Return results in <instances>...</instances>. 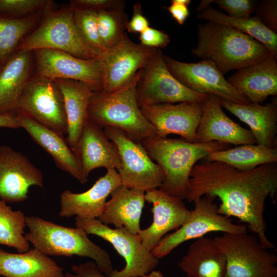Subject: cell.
I'll use <instances>...</instances> for the list:
<instances>
[{"label":"cell","instance_id":"cell-1","mask_svg":"<svg viewBox=\"0 0 277 277\" xmlns=\"http://www.w3.org/2000/svg\"><path fill=\"white\" fill-rule=\"evenodd\" d=\"M276 191L277 163L240 170L202 159L191 170L185 199L194 203L204 196L217 197L220 214L239 219L265 247L271 249L275 246L266 234L264 214L267 198L274 201Z\"/></svg>","mask_w":277,"mask_h":277},{"label":"cell","instance_id":"cell-2","mask_svg":"<svg viewBox=\"0 0 277 277\" xmlns=\"http://www.w3.org/2000/svg\"><path fill=\"white\" fill-rule=\"evenodd\" d=\"M197 40L191 52L202 60L211 62L223 75L271 55L252 37L227 25L207 21L197 26Z\"/></svg>","mask_w":277,"mask_h":277},{"label":"cell","instance_id":"cell-3","mask_svg":"<svg viewBox=\"0 0 277 277\" xmlns=\"http://www.w3.org/2000/svg\"><path fill=\"white\" fill-rule=\"evenodd\" d=\"M141 143L164 173V180L160 189L182 200L186 199L190 175L197 162L213 152L231 146L218 142L191 143L157 136Z\"/></svg>","mask_w":277,"mask_h":277},{"label":"cell","instance_id":"cell-4","mask_svg":"<svg viewBox=\"0 0 277 277\" xmlns=\"http://www.w3.org/2000/svg\"><path fill=\"white\" fill-rule=\"evenodd\" d=\"M142 71L140 69L127 84L112 92H93L88 121L101 128L117 129L135 142L157 136L137 102L136 87Z\"/></svg>","mask_w":277,"mask_h":277},{"label":"cell","instance_id":"cell-5","mask_svg":"<svg viewBox=\"0 0 277 277\" xmlns=\"http://www.w3.org/2000/svg\"><path fill=\"white\" fill-rule=\"evenodd\" d=\"M26 225L29 229L26 239L43 254L87 257L104 275L109 277L113 271L109 253L91 241L83 229L63 226L34 215L26 216Z\"/></svg>","mask_w":277,"mask_h":277},{"label":"cell","instance_id":"cell-6","mask_svg":"<svg viewBox=\"0 0 277 277\" xmlns=\"http://www.w3.org/2000/svg\"><path fill=\"white\" fill-rule=\"evenodd\" d=\"M40 49L60 50L85 60L98 55L80 34L70 5L45 12L38 25L23 39L16 51H33Z\"/></svg>","mask_w":277,"mask_h":277},{"label":"cell","instance_id":"cell-7","mask_svg":"<svg viewBox=\"0 0 277 277\" xmlns=\"http://www.w3.org/2000/svg\"><path fill=\"white\" fill-rule=\"evenodd\" d=\"M213 239L226 258L225 277H277V256L258 238L246 232Z\"/></svg>","mask_w":277,"mask_h":277},{"label":"cell","instance_id":"cell-8","mask_svg":"<svg viewBox=\"0 0 277 277\" xmlns=\"http://www.w3.org/2000/svg\"><path fill=\"white\" fill-rule=\"evenodd\" d=\"M212 197L204 196L194 202V208L190 210L186 221L174 232L165 235L151 251L157 259L169 254L182 243L197 239L207 233L221 232L222 233L246 232L247 227L236 224L230 217L220 214L218 206Z\"/></svg>","mask_w":277,"mask_h":277},{"label":"cell","instance_id":"cell-9","mask_svg":"<svg viewBox=\"0 0 277 277\" xmlns=\"http://www.w3.org/2000/svg\"><path fill=\"white\" fill-rule=\"evenodd\" d=\"M75 225L87 234L97 235L109 242L124 259L125 267L121 270H113L109 277H142L159 263V259L144 247L138 235L124 227L112 229L98 219L79 216H75Z\"/></svg>","mask_w":277,"mask_h":277},{"label":"cell","instance_id":"cell-10","mask_svg":"<svg viewBox=\"0 0 277 277\" xmlns=\"http://www.w3.org/2000/svg\"><path fill=\"white\" fill-rule=\"evenodd\" d=\"M161 50L157 52L143 69L136 87V96L141 109L157 104L174 103H203L208 95L191 90L170 72Z\"/></svg>","mask_w":277,"mask_h":277},{"label":"cell","instance_id":"cell-11","mask_svg":"<svg viewBox=\"0 0 277 277\" xmlns=\"http://www.w3.org/2000/svg\"><path fill=\"white\" fill-rule=\"evenodd\" d=\"M104 131L115 145L121 159V167L117 170L121 184L145 192L160 188L164 180V173L151 159L141 142L131 140L116 128L106 127Z\"/></svg>","mask_w":277,"mask_h":277},{"label":"cell","instance_id":"cell-12","mask_svg":"<svg viewBox=\"0 0 277 277\" xmlns=\"http://www.w3.org/2000/svg\"><path fill=\"white\" fill-rule=\"evenodd\" d=\"M32 52L34 75L52 80L77 81L88 85L93 92L102 91L103 67L99 55L85 60L56 50L40 49Z\"/></svg>","mask_w":277,"mask_h":277},{"label":"cell","instance_id":"cell-13","mask_svg":"<svg viewBox=\"0 0 277 277\" xmlns=\"http://www.w3.org/2000/svg\"><path fill=\"white\" fill-rule=\"evenodd\" d=\"M16 110L60 135H67L64 98L54 80L33 74L21 94Z\"/></svg>","mask_w":277,"mask_h":277},{"label":"cell","instance_id":"cell-14","mask_svg":"<svg viewBox=\"0 0 277 277\" xmlns=\"http://www.w3.org/2000/svg\"><path fill=\"white\" fill-rule=\"evenodd\" d=\"M165 64L172 75L185 86L196 93L214 95L221 100L248 104V99L232 87L213 63L202 60L185 63L164 55Z\"/></svg>","mask_w":277,"mask_h":277},{"label":"cell","instance_id":"cell-15","mask_svg":"<svg viewBox=\"0 0 277 277\" xmlns=\"http://www.w3.org/2000/svg\"><path fill=\"white\" fill-rule=\"evenodd\" d=\"M158 49L130 40L126 34L116 46L99 54L103 67L104 92H112L127 84L155 55Z\"/></svg>","mask_w":277,"mask_h":277},{"label":"cell","instance_id":"cell-16","mask_svg":"<svg viewBox=\"0 0 277 277\" xmlns=\"http://www.w3.org/2000/svg\"><path fill=\"white\" fill-rule=\"evenodd\" d=\"M44 176L24 154L7 145L0 146V200L7 203L23 202L29 189L44 188Z\"/></svg>","mask_w":277,"mask_h":277},{"label":"cell","instance_id":"cell-17","mask_svg":"<svg viewBox=\"0 0 277 277\" xmlns=\"http://www.w3.org/2000/svg\"><path fill=\"white\" fill-rule=\"evenodd\" d=\"M145 199L152 204L153 222L137 235L144 247L151 251L167 233L177 230L186 221L190 210L182 199L160 188L146 191Z\"/></svg>","mask_w":277,"mask_h":277},{"label":"cell","instance_id":"cell-18","mask_svg":"<svg viewBox=\"0 0 277 277\" xmlns=\"http://www.w3.org/2000/svg\"><path fill=\"white\" fill-rule=\"evenodd\" d=\"M202 110V103L196 102L157 104L141 109L158 137L165 138L174 134L191 143H195L196 130Z\"/></svg>","mask_w":277,"mask_h":277},{"label":"cell","instance_id":"cell-19","mask_svg":"<svg viewBox=\"0 0 277 277\" xmlns=\"http://www.w3.org/2000/svg\"><path fill=\"white\" fill-rule=\"evenodd\" d=\"M202 105L195 143L218 142L235 146L256 144L250 130L242 127L225 114L220 98L209 95Z\"/></svg>","mask_w":277,"mask_h":277},{"label":"cell","instance_id":"cell-20","mask_svg":"<svg viewBox=\"0 0 277 277\" xmlns=\"http://www.w3.org/2000/svg\"><path fill=\"white\" fill-rule=\"evenodd\" d=\"M121 184L117 170L110 169L84 192L64 190L60 195L59 215L62 217L98 218L104 210L108 195Z\"/></svg>","mask_w":277,"mask_h":277},{"label":"cell","instance_id":"cell-21","mask_svg":"<svg viewBox=\"0 0 277 277\" xmlns=\"http://www.w3.org/2000/svg\"><path fill=\"white\" fill-rule=\"evenodd\" d=\"M20 127L53 159L56 166L68 173L80 183L84 184L87 176L84 174L74 152L64 136L38 123L24 112L15 111Z\"/></svg>","mask_w":277,"mask_h":277},{"label":"cell","instance_id":"cell-22","mask_svg":"<svg viewBox=\"0 0 277 277\" xmlns=\"http://www.w3.org/2000/svg\"><path fill=\"white\" fill-rule=\"evenodd\" d=\"M74 152L84 174L98 168L117 170L122 165L118 150L97 125L88 121L84 126Z\"/></svg>","mask_w":277,"mask_h":277},{"label":"cell","instance_id":"cell-23","mask_svg":"<svg viewBox=\"0 0 277 277\" xmlns=\"http://www.w3.org/2000/svg\"><path fill=\"white\" fill-rule=\"evenodd\" d=\"M227 80L250 103L261 104L277 94V58L270 55L237 70Z\"/></svg>","mask_w":277,"mask_h":277},{"label":"cell","instance_id":"cell-24","mask_svg":"<svg viewBox=\"0 0 277 277\" xmlns=\"http://www.w3.org/2000/svg\"><path fill=\"white\" fill-rule=\"evenodd\" d=\"M34 60L32 51H15L0 67V114L16 110L21 94L34 74Z\"/></svg>","mask_w":277,"mask_h":277},{"label":"cell","instance_id":"cell-25","mask_svg":"<svg viewBox=\"0 0 277 277\" xmlns=\"http://www.w3.org/2000/svg\"><path fill=\"white\" fill-rule=\"evenodd\" d=\"M110 195L111 198L106 202L98 220L105 225L124 227L132 233L138 234L141 230L140 219L145 202V191L121 184Z\"/></svg>","mask_w":277,"mask_h":277},{"label":"cell","instance_id":"cell-26","mask_svg":"<svg viewBox=\"0 0 277 277\" xmlns=\"http://www.w3.org/2000/svg\"><path fill=\"white\" fill-rule=\"evenodd\" d=\"M222 107L250 127L256 144L274 147L277 133L276 100L265 105L240 104L221 100Z\"/></svg>","mask_w":277,"mask_h":277},{"label":"cell","instance_id":"cell-27","mask_svg":"<svg viewBox=\"0 0 277 277\" xmlns=\"http://www.w3.org/2000/svg\"><path fill=\"white\" fill-rule=\"evenodd\" d=\"M178 267L188 277H225L226 260L214 239L203 236L190 245Z\"/></svg>","mask_w":277,"mask_h":277},{"label":"cell","instance_id":"cell-28","mask_svg":"<svg viewBox=\"0 0 277 277\" xmlns=\"http://www.w3.org/2000/svg\"><path fill=\"white\" fill-rule=\"evenodd\" d=\"M0 275L4 277H64V269L36 248L15 253L0 248Z\"/></svg>","mask_w":277,"mask_h":277},{"label":"cell","instance_id":"cell-29","mask_svg":"<svg viewBox=\"0 0 277 277\" xmlns=\"http://www.w3.org/2000/svg\"><path fill=\"white\" fill-rule=\"evenodd\" d=\"M54 81L63 96L67 121L66 140L74 152L83 129L88 122V105L93 91L81 82L65 79Z\"/></svg>","mask_w":277,"mask_h":277},{"label":"cell","instance_id":"cell-30","mask_svg":"<svg viewBox=\"0 0 277 277\" xmlns=\"http://www.w3.org/2000/svg\"><path fill=\"white\" fill-rule=\"evenodd\" d=\"M204 159L224 163L240 170H250L264 164L277 163V147L259 144L240 145L213 152Z\"/></svg>","mask_w":277,"mask_h":277},{"label":"cell","instance_id":"cell-31","mask_svg":"<svg viewBox=\"0 0 277 277\" xmlns=\"http://www.w3.org/2000/svg\"><path fill=\"white\" fill-rule=\"evenodd\" d=\"M197 18L227 25L247 34L264 45L277 58V33L267 28L256 16L236 18L213 8L211 5L200 12Z\"/></svg>","mask_w":277,"mask_h":277},{"label":"cell","instance_id":"cell-32","mask_svg":"<svg viewBox=\"0 0 277 277\" xmlns=\"http://www.w3.org/2000/svg\"><path fill=\"white\" fill-rule=\"evenodd\" d=\"M44 13L38 12L22 17L0 15V67L15 52L23 39L36 28Z\"/></svg>","mask_w":277,"mask_h":277},{"label":"cell","instance_id":"cell-33","mask_svg":"<svg viewBox=\"0 0 277 277\" xmlns=\"http://www.w3.org/2000/svg\"><path fill=\"white\" fill-rule=\"evenodd\" d=\"M26 216L21 210H13L7 203L0 200V245L16 249L23 253L30 249L25 236Z\"/></svg>","mask_w":277,"mask_h":277},{"label":"cell","instance_id":"cell-34","mask_svg":"<svg viewBox=\"0 0 277 277\" xmlns=\"http://www.w3.org/2000/svg\"><path fill=\"white\" fill-rule=\"evenodd\" d=\"M128 22L123 9L101 10L97 12V26L104 50L110 49L123 39Z\"/></svg>","mask_w":277,"mask_h":277},{"label":"cell","instance_id":"cell-35","mask_svg":"<svg viewBox=\"0 0 277 277\" xmlns=\"http://www.w3.org/2000/svg\"><path fill=\"white\" fill-rule=\"evenodd\" d=\"M72 8L74 23L80 34L86 44L99 55L104 50L98 33L97 12Z\"/></svg>","mask_w":277,"mask_h":277},{"label":"cell","instance_id":"cell-36","mask_svg":"<svg viewBox=\"0 0 277 277\" xmlns=\"http://www.w3.org/2000/svg\"><path fill=\"white\" fill-rule=\"evenodd\" d=\"M54 8L49 0H0V15L6 17H22Z\"/></svg>","mask_w":277,"mask_h":277},{"label":"cell","instance_id":"cell-37","mask_svg":"<svg viewBox=\"0 0 277 277\" xmlns=\"http://www.w3.org/2000/svg\"><path fill=\"white\" fill-rule=\"evenodd\" d=\"M224 10L227 15L236 18H247L254 12L258 1L254 0H211Z\"/></svg>","mask_w":277,"mask_h":277},{"label":"cell","instance_id":"cell-38","mask_svg":"<svg viewBox=\"0 0 277 277\" xmlns=\"http://www.w3.org/2000/svg\"><path fill=\"white\" fill-rule=\"evenodd\" d=\"M255 16L269 29L277 33V1H258Z\"/></svg>","mask_w":277,"mask_h":277},{"label":"cell","instance_id":"cell-39","mask_svg":"<svg viewBox=\"0 0 277 277\" xmlns=\"http://www.w3.org/2000/svg\"><path fill=\"white\" fill-rule=\"evenodd\" d=\"M70 5L73 8L98 12L101 10L123 9L125 1L120 0H72Z\"/></svg>","mask_w":277,"mask_h":277},{"label":"cell","instance_id":"cell-40","mask_svg":"<svg viewBox=\"0 0 277 277\" xmlns=\"http://www.w3.org/2000/svg\"><path fill=\"white\" fill-rule=\"evenodd\" d=\"M141 44L148 47L164 48L170 42L169 36L164 31L148 27L140 33Z\"/></svg>","mask_w":277,"mask_h":277},{"label":"cell","instance_id":"cell-41","mask_svg":"<svg viewBox=\"0 0 277 277\" xmlns=\"http://www.w3.org/2000/svg\"><path fill=\"white\" fill-rule=\"evenodd\" d=\"M71 271L65 273L64 277H109L99 270L93 261L73 265Z\"/></svg>","mask_w":277,"mask_h":277},{"label":"cell","instance_id":"cell-42","mask_svg":"<svg viewBox=\"0 0 277 277\" xmlns=\"http://www.w3.org/2000/svg\"><path fill=\"white\" fill-rule=\"evenodd\" d=\"M148 27L149 22L143 14L141 4L137 2L133 6L132 17L127 24L126 30L129 32L141 33Z\"/></svg>","mask_w":277,"mask_h":277},{"label":"cell","instance_id":"cell-43","mask_svg":"<svg viewBox=\"0 0 277 277\" xmlns=\"http://www.w3.org/2000/svg\"><path fill=\"white\" fill-rule=\"evenodd\" d=\"M190 0H172L171 5L165 7L176 22L182 25L189 15L188 6Z\"/></svg>","mask_w":277,"mask_h":277},{"label":"cell","instance_id":"cell-44","mask_svg":"<svg viewBox=\"0 0 277 277\" xmlns=\"http://www.w3.org/2000/svg\"><path fill=\"white\" fill-rule=\"evenodd\" d=\"M0 128H21L15 112L0 114Z\"/></svg>","mask_w":277,"mask_h":277},{"label":"cell","instance_id":"cell-45","mask_svg":"<svg viewBox=\"0 0 277 277\" xmlns=\"http://www.w3.org/2000/svg\"><path fill=\"white\" fill-rule=\"evenodd\" d=\"M211 0H203L201 2L198 7L196 9V11H198L199 12L202 11L204 9L208 7L209 6L211 5Z\"/></svg>","mask_w":277,"mask_h":277},{"label":"cell","instance_id":"cell-46","mask_svg":"<svg viewBox=\"0 0 277 277\" xmlns=\"http://www.w3.org/2000/svg\"><path fill=\"white\" fill-rule=\"evenodd\" d=\"M142 277H166L161 271L157 270H152L149 273L143 275Z\"/></svg>","mask_w":277,"mask_h":277},{"label":"cell","instance_id":"cell-47","mask_svg":"<svg viewBox=\"0 0 277 277\" xmlns=\"http://www.w3.org/2000/svg\"><path fill=\"white\" fill-rule=\"evenodd\" d=\"M184 277H188V276H184Z\"/></svg>","mask_w":277,"mask_h":277}]
</instances>
